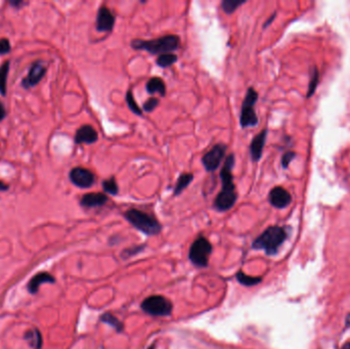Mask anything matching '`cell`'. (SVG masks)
<instances>
[{
  "label": "cell",
  "mask_w": 350,
  "mask_h": 349,
  "mask_svg": "<svg viewBox=\"0 0 350 349\" xmlns=\"http://www.w3.org/2000/svg\"><path fill=\"white\" fill-rule=\"evenodd\" d=\"M257 101L258 93L253 87H249L242 102L241 114H239V125H241L243 129L249 127H255L258 122H259L254 109V106Z\"/></svg>",
  "instance_id": "5"
},
{
  "label": "cell",
  "mask_w": 350,
  "mask_h": 349,
  "mask_svg": "<svg viewBox=\"0 0 350 349\" xmlns=\"http://www.w3.org/2000/svg\"><path fill=\"white\" fill-rule=\"evenodd\" d=\"M124 217L132 227L147 235L158 234L162 230L160 223L154 216L138 209L127 210L124 213Z\"/></svg>",
  "instance_id": "4"
},
{
  "label": "cell",
  "mask_w": 350,
  "mask_h": 349,
  "mask_svg": "<svg viewBox=\"0 0 350 349\" xmlns=\"http://www.w3.org/2000/svg\"><path fill=\"white\" fill-rule=\"evenodd\" d=\"M8 186L6 185V183H4L2 180H0V192H5V191H8Z\"/></svg>",
  "instance_id": "33"
},
{
  "label": "cell",
  "mask_w": 350,
  "mask_h": 349,
  "mask_svg": "<svg viewBox=\"0 0 350 349\" xmlns=\"http://www.w3.org/2000/svg\"><path fill=\"white\" fill-rule=\"evenodd\" d=\"M25 339L31 347L36 349H41L42 347V336L38 330L28 331L25 335Z\"/></svg>",
  "instance_id": "19"
},
{
  "label": "cell",
  "mask_w": 350,
  "mask_h": 349,
  "mask_svg": "<svg viewBox=\"0 0 350 349\" xmlns=\"http://www.w3.org/2000/svg\"><path fill=\"white\" fill-rule=\"evenodd\" d=\"M55 282V279L52 277L51 274L47 273V272H39L37 273L36 275L30 280L29 284H28V290L30 293L35 294L38 292V289L41 285L45 284V283H50L53 284Z\"/></svg>",
  "instance_id": "16"
},
{
  "label": "cell",
  "mask_w": 350,
  "mask_h": 349,
  "mask_svg": "<svg viewBox=\"0 0 350 349\" xmlns=\"http://www.w3.org/2000/svg\"><path fill=\"white\" fill-rule=\"evenodd\" d=\"M116 22V17L113 14L112 10L108 8L106 5H102L99 8L98 15H97V23L96 27L99 32H107L111 33L114 29Z\"/></svg>",
  "instance_id": "11"
},
{
  "label": "cell",
  "mask_w": 350,
  "mask_h": 349,
  "mask_svg": "<svg viewBox=\"0 0 350 349\" xmlns=\"http://www.w3.org/2000/svg\"><path fill=\"white\" fill-rule=\"evenodd\" d=\"M266 137H267V129L265 128V129H263L261 132L256 134L252 139L249 145V152H250V157L252 162L257 163L260 161L263 154L264 145L266 142Z\"/></svg>",
  "instance_id": "13"
},
{
  "label": "cell",
  "mask_w": 350,
  "mask_h": 349,
  "mask_svg": "<svg viewBox=\"0 0 350 349\" xmlns=\"http://www.w3.org/2000/svg\"><path fill=\"white\" fill-rule=\"evenodd\" d=\"M295 157H296V154H295V152H292V151H289V152H287V153H285L284 155H283V157H282V161H281V163H282V167L283 168H288L289 167V165H290V163L294 160V158Z\"/></svg>",
  "instance_id": "29"
},
{
  "label": "cell",
  "mask_w": 350,
  "mask_h": 349,
  "mask_svg": "<svg viewBox=\"0 0 350 349\" xmlns=\"http://www.w3.org/2000/svg\"><path fill=\"white\" fill-rule=\"evenodd\" d=\"M145 89L146 93L149 95H155L159 94L162 98L166 96V85L165 82L162 78L160 77H153L149 79V81L145 84Z\"/></svg>",
  "instance_id": "17"
},
{
  "label": "cell",
  "mask_w": 350,
  "mask_h": 349,
  "mask_svg": "<svg viewBox=\"0 0 350 349\" xmlns=\"http://www.w3.org/2000/svg\"><path fill=\"white\" fill-rule=\"evenodd\" d=\"M236 280L238 281L239 284H242L244 286H254V285H257V284H259L261 282V278L249 277V275L245 274L242 270L237 271Z\"/></svg>",
  "instance_id": "25"
},
{
  "label": "cell",
  "mask_w": 350,
  "mask_h": 349,
  "mask_svg": "<svg viewBox=\"0 0 350 349\" xmlns=\"http://www.w3.org/2000/svg\"><path fill=\"white\" fill-rule=\"evenodd\" d=\"M141 308L150 316L167 317L172 312L173 306L169 299L160 295H154L147 297L141 303Z\"/></svg>",
  "instance_id": "7"
},
{
  "label": "cell",
  "mask_w": 350,
  "mask_h": 349,
  "mask_svg": "<svg viewBox=\"0 0 350 349\" xmlns=\"http://www.w3.org/2000/svg\"><path fill=\"white\" fill-rule=\"evenodd\" d=\"M268 201L271 206L278 209H284L288 207L292 202L291 194L282 187L273 188L268 195Z\"/></svg>",
  "instance_id": "12"
},
{
  "label": "cell",
  "mask_w": 350,
  "mask_h": 349,
  "mask_svg": "<svg viewBox=\"0 0 350 349\" xmlns=\"http://www.w3.org/2000/svg\"><path fill=\"white\" fill-rule=\"evenodd\" d=\"M109 202V198L104 193H88L82 196L80 205L84 208L103 207Z\"/></svg>",
  "instance_id": "15"
},
{
  "label": "cell",
  "mask_w": 350,
  "mask_h": 349,
  "mask_svg": "<svg viewBox=\"0 0 350 349\" xmlns=\"http://www.w3.org/2000/svg\"><path fill=\"white\" fill-rule=\"evenodd\" d=\"M8 3L15 8H21L24 5V2L22 0H11V1H8Z\"/></svg>",
  "instance_id": "32"
},
{
  "label": "cell",
  "mask_w": 350,
  "mask_h": 349,
  "mask_svg": "<svg viewBox=\"0 0 350 349\" xmlns=\"http://www.w3.org/2000/svg\"><path fill=\"white\" fill-rule=\"evenodd\" d=\"M101 321H103L104 323H106L110 326H112L117 331V332H122L123 329H124L123 324L116 317H114L113 315H111V314L103 315L101 317Z\"/></svg>",
  "instance_id": "26"
},
{
  "label": "cell",
  "mask_w": 350,
  "mask_h": 349,
  "mask_svg": "<svg viewBox=\"0 0 350 349\" xmlns=\"http://www.w3.org/2000/svg\"><path fill=\"white\" fill-rule=\"evenodd\" d=\"M125 100H126V103H127L129 110H130L133 114H135L137 116H142V110L137 105L136 101L134 100V97H133V94H132L131 90L127 91L126 96H125Z\"/></svg>",
  "instance_id": "24"
},
{
  "label": "cell",
  "mask_w": 350,
  "mask_h": 349,
  "mask_svg": "<svg viewBox=\"0 0 350 349\" xmlns=\"http://www.w3.org/2000/svg\"><path fill=\"white\" fill-rule=\"evenodd\" d=\"M102 187L105 193H108L112 196H117L119 194V187L117 185V181L115 177H110L105 179L102 182Z\"/></svg>",
  "instance_id": "22"
},
{
  "label": "cell",
  "mask_w": 350,
  "mask_h": 349,
  "mask_svg": "<svg viewBox=\"0 0 350 349\" xmlns=\"http://www.w3.org/2000/svg\"><path fill=\"white\" fill-rule=\"evenodd\" d=\"M5 117H6V110L3 106V104L1 103V101H0V122L4 120Z\"/></svg>",
  "instance_id": "31"
},
{
  "label": "cell",
  "mask_w": 350,
  "mask_h": 349,
  "mask_svg": "<svg viewBox=\"0 0 350 349\" xmlns=\"http://www.w3.org/2000/svg\"><path fill=\"white\" fill-rule=\"evenodd\" d=\"M177 62V56L174 53H163L156 60V64L160 68H168Z\"/></svg>",
  "instance_id": "21"
},
{
  "label": "cell",
  "mask_w": 350,
  "mask_h": 349,
  "mask_svg": "<svg viewBox=\"0 0 350 349\" xmlns=\"http://www.w3.org/2000/svg\"><path fill=\"white\" fill-rule=\"evenodd\" d=\"M245 3L246 1H239V0H223L221 1V8L227 14H232Z\"/></svg>",
  "instance_id": "23"
},
{
  "label": "cell",
  "mask_w": 350,
  "mask_h": 349,
  "mask_svg": "<svg viewBox=\"0 0 350 349\" xmlns=\"http://www.w3.org/2000/svg\"><path fill=\"white\" fill-rule=\"evenodd\" d=\"M159 104H160L159 99H157V98H151V99H149V100L144 102V104H143V106H142V109H143V111H144V112L151 113V112H153L154 110L159 106Z\"/></svg>",
  "instance_id": "28"
},
{
  "label": "cell",
  "mask_w": 350,
  "mask_h": 349,
  "mask_svg": "<svg viewBox=\"0 0 350 349\" xmlns=\"http://www.w3.org/2000/svg\"><path fill=\"white\" fill-rule=\"evenodd\" d=\"M346 326L347 327H350V314L347 316L346 318Z\"/></svg>",
  "instance_id": "35"
},
{
  "label": "cell",
  "mask_w": 350,
  "mask_h": 349,
  "mask_svg": "<svg viewBox=\"0 0 350 349\" xmlns=\"http://www.w3.org/2000/svg\"><path fill=\"white\" fill-rule=\"evenodd\" d=\"M11 49V45H10V42L8 39L6 38H2V39H0V54H6L10 51Z\"/></svg>",
  "instance_id": "30"
},
{
  "label": "cell",
  "mask_w": 350,
  "mask_h": 349,
  "mask_svg": "<svg viewBox=\"0 0 350 349\" xmlns=\"http://www.w3.org/2000/svg\"><path fill=\"white\" fill-rule=\"evenodd\" d=\"M9 61H5L2 66L0 67V95L2 97L6 96V83H7V76L9 72Z\"/></svg>",
  "instance_id": "20"
},
{
  "label": "cell",
  "mask_w": 350,
  "mask_h": 349,
  "mask_svg": "<svg viewBox=\"0 0 350 349\" xmlns=\"http://www.w3.org/2000/svg\"><path fill=\"white\" fill-rule=\"evenodd\" d=\"M227 144L223 142L216 143L211 150H209L202 157V165L207 172H214L220 166L221 162L224 161L225 156L227 154Z\"/></svg>",
  "instance_id": "8"
},
{
  "label": "cell",
  "mask_w": 350,
  "mask_h": 349,
  "mask_svg": "<svg viewBox=\"0 0 350 349\" xmlns=\"http://www.w3.org/2000/svg\"><path fill=\"white\" fill-rule=\"evenodd\" d=\"M235 164V157L230 154L226 160L223 168L220 170L219 177L221 180V191L217 194L214 200V208L219 212H226L231 210L237 200V193L233 182V169Z\"/></svg>",
  "instance_id": "1"
},
{
  "label": "cell",
  "mask_w": 350,
  "mask_h": 349,
  "mask_svg": "<svg viewBox=\"0 0 350 349\" xmlns=\"http://www.w3.org/2000/svg\"><path fill=\"white\" fill-rule=\"evenodd\" d=\"M46 72H47V67L44 66L41 61H37L33 63L32 66L30 67L28 75L22 81L23 87L25 89H30L32 87H35L43 79Z\"/></svg>",
  "instance_id": "10"
},
{
  "label": "cell",
  "mask_w": 350,
  "mask_h": 349,
  "mask_svg": "<svg viewBox=\"0 0 350 349\" xmlns=\"http://www.w3.org/2000/svg\"><path fill=\"white\" fill-rule=\"evenodd\" d=\"M274 16H275V13H273L271 16H270V19H268L265 23H264V26H263V28H267L269 25H270V23L274 20Z\"/></svg>",
  "instance_id": "34"
},
{
  "label": "cell",
  "mask_w": 350,
  "mask_h": 349,
  "mask_svg": "<svg viewBox=\"0 0 350 349\" xmlns=\"http://www.w3.org/2000/svg\"><path fill=\"white\" fill-rule=\"evenodd\" d=\"M319 71L316 67L312 68L311 71V77H310V81H309V86H308V91H307V99H309L310 97L313 96L315 94V91L317 89V86L319 84Z\"/></svg>",
  "instance_id": "27"
},
{
  "label": "cell",
  "mask_w": 350,
  "mask_h": 349,
  "mask_svg": "<svg viewBox=\"0 0 350 349\" xmlns=\"http://www.w3.org/2000/svg\"><path fill=\"white\" fill-rule=\"evenodd\" d=\"M286 238V230L282 227L273 226L267 228L259 236L256 237L252 247L256 250H263L267 255H274Z\"/></svg>",
  "instance_id": "3"
},
{
  "label": "cell",
  "mask_w": 350,
  "mask_h": 349,
  "mask_svg": "<svg viewBox=\"0 0 350 349\" xmlns=\"http://www.w3.org/2000/svg\"><path fill=\"white\" fill-rule=\"evenodd\" d=\"M194 180V174L193 173H181L179 177L176 180L175 186L173 188V196L177 197L179 196L184 190H186Z\"/></svg>",
  "instance_id": "18"
},
{
  "label": "cell",
  "mask_w": 350,
  "mask_h": 349,
  "mask_svg": "<svg viewBox=\"0 0 350 349\" xmlns=\"http://www.w3.org/2000/svg\"><path fill=\"white\" fill-rule=\"evenodd\" d=\"M99 139V134L97 130L91 125H82L80 128H78L75 137H74V141L76 144H92L97 142Z\"/></svg>",
  "instance_id": "14"
},
{
  "label": "cell",
  "mask_w": 350,
  "mask_h": 349,
  "mask_svg": "<svg viewBox=\"0 0 350 349\" xmlns=\"http://www.w3.org/2000/svg\"><path fill=\"white\" fill-rule=\"evenodd\" d=\"M212 252V245L204 236H199L192 244L189 257L191 261L200 267L207 266L209 262V257Z\"/></svg>",
  "instance_id": "6"
},
{
  "label": "cell",
  "mask_w": 350,
  "mask_h": 349,
  "mask_svg": "<svg viewBox=\"0 0 350 349\" xmlns=\"http://www.w3.org/2000/svg\"><path fill=\"white\" fill-rule=\"evenodd\" d=\"M342 349H350V342H347L343 347Z\"/></svg>",
  "instance_id": "36"
},
{
  "label": "cell",
  "mask_w": 350,
  "mask_h": 349,
  "mask_svg": "<svg viewBox=\"0 0 350 349\" xmlns=\"http://www.w3.org/2000/svg\"><path fill=\"white\" fill-rule=\"evenodd\" d=\"M69 178L74 186L80 189H89L96 182L95 174L83 167L73 168L69 173Z\"/></svg>",
  "instance_id": "9"
},
{
  "label": "cell",
  "mask_w": 350,
  "mask_h": 349,
  "mask_svg": "<svg viewBox=\"0 0 350 349\" xmlns=\"http://www.w3.org/2000/svg\"><path fill=\"white\" fill-rule=\"evenodd\" d=\"M130 46L135 50H144L151 54L160 56L163 53H172V51L177 50L180 46V38L177 35L170 34L151 40L133 39Z\"/></svg>",
  "instance_id": "2"
}]
</instances>
